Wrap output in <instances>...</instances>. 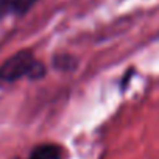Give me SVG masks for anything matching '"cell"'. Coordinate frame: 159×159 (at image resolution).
Instances as JSON below:
<instances>
[{"label":"cell","instance_id":"1","mask_svg":"<svg viewBox=\"0 0 159 159\" xmlns=\"http://www.w3.org/2000/svg\"><path fill=\"white\" fill-rule=\"evenodd\" d=\"M44 75L45 67L31 50H19L0 66V81L3 83H14L22 78L38 80Z\"/></svg>","mask_w":159,"mask_h":159},{"label":"cell","instance_id":"2","mask_svg":"<svg viewBox=\"0 0 159 159\" xmlns=\"http://www.w3.org/2000/svg\"><path fill=\"white\" fill-rule=\"evenodd\" d=\"M39 0H0V13L3 14H14V16H24L27 14Z\"/></svg>","mask_w":159,"mask_h":159},{"label":"cell","instance_id":"3","mask_svg":"<svg viewBox=\"0 0 159 159\" xmlns=\"http://www.w3.org/2000/svg\"><path fill=\"white\" fill-rule=\"evenodd\" d=\"M28 159H64V150L58 143H41L31 150Z\"/></svg>","mask_w":159,"mask_h":159},{"label":"cell","instance_id":"4","mask_svg":"<svg viewBox=\"0 0 159 159\" xmlns=\"http://www.w3.org/2000/svg\"><path fill=\"white\" fill-rule=\"evenodd\" d=\"M55 67L70 70L72 67H75V58L70 56V55H59V56L55 58Z\"/></svg>","mask_w":159,"mask_h":159},{"label":"cell","instance_id":"5","mask_svg":"<svg viewBox=\"0 0 159 159\" xmlns=\"http://www.w3.org/2000/svg\"><path fill=\"white\" fill-rule=\"evenodd\" d=\"M2 17H3V14H2V13H0V19H2Z\"/></svg>","mask_w":159,"mask_h":159}]
</instances>
